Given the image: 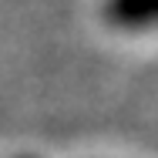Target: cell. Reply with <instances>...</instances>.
Listing matches in <instances>:
<instances>
[{
  "label": "cell",
  "instance_id": "cell-1",
  "mask_svg": "<svg viewBox=\"0 0 158 158\" xmlns=\"http://www.w3.org/2000/svg\"><path fill=\"white\" fill-rule=\"evenodd\" d=\"M101 17L118 34L158 31V0H104Z\"/></svg>",
  "mask_w": 158,
  "mask_h": 158
}]
</instances>
